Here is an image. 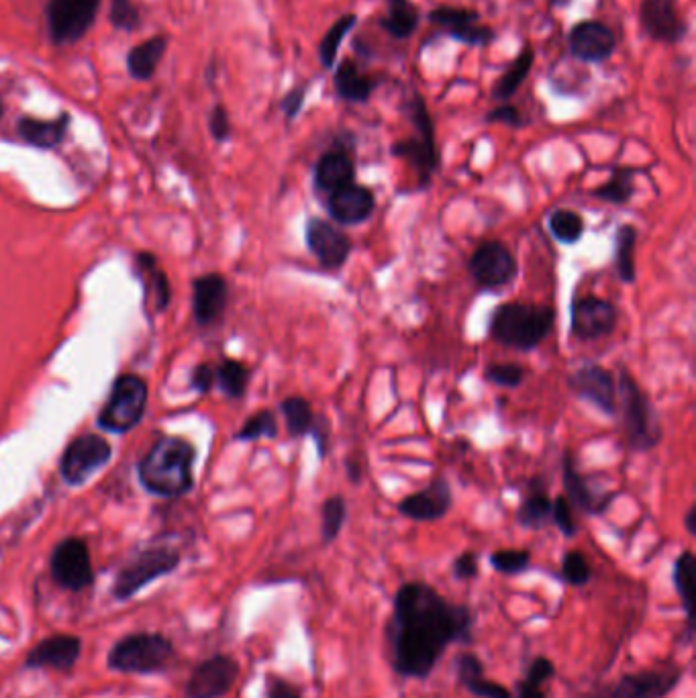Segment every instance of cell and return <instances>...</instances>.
Segmentation results:
<instances>
[{
	"label": "cell",
	"mask_w": 696,
	"mask_h": 698,
	"mask_svg": "<svg viewBox=\"0 0 696 698\" xmlns=\"http://www.w3.org/2000/svg\"><path fill=\"white\" fill-rule=\"evenodd\" d=\"M470 607L450 603L427 582H405L392 598L384 625L386 658L394 674L425 680L454 643L472 641Z\"/></svg>",
	"instance_id": "6da1fadb"
},
{
	"label": "cell",
	"mask_w": 696,
	"mask_h": 698,
	"mask_svg": "<svg viewBox=\"0 0 696 698\" xmlns=\"http://www.w3.org/2000/svg\"><path fill=\"white\" fill-rule=\"evenodd\" d=\"M196 460L194 445L182 437L164 435L141 458L137 474L141 484L156 496H184L194 480L192 466Z\"/></svg>",
	"instance_id": "7a4b0ae2"
},
{
	"label": "cell",
	"mask_w": 696,
	"mask_h": 698,
	"mask_svg": "<svg viewBox=\"0 0 696 698\" xmlns=\"http://www.w3.org/2000/svg\"><path fill=\"white\" fill-rule=\"evenodd\" d=\"M556 323V311L545 305L529 303H505L496 307L488 333L490 337L505 347L519 349V352H533L545 339Z\"/></svg>",
	"instance_id": "3957f363"
},
{
	"label": "cell",
	"mask_w": 696,
	"mask_h": 698,
	"mask_svg": "<svg viewBox=\"0 0 696 698\" xmlns=\"http://www.w3.org/2000/svg\"><path fill=\"white\" fill-rule=\"evenodd\" d=\"M403 111L411 121L415 135L401 141H394L390 147V154L394 158L405 160L417 172L421 188H427L431 184L433 174L441 166V156H439L437 137H435V123L423 94L417 90H413L411 96L403 103Z\"/></svg>",
	"instance_id": "277c9868"
},
{
	"label": "cell",
	"mask_w": 696,
	"mask_h": 698,
	"mask_svg": "<svg viewBox=\"0 0 696 698\" xmlns=\"http://www.w3.org/2000/svg\"><path fill=\"white\" fill-rule=\"evenodd\" d=\"M617 405L623 419L627 443L633 452H650L664 437L662 421L650 396L641 390L637 380L625 370H619Z\"/></svg>",
	"instance_id": "5b68a950"
},
{
	"label": "cell",
	"mask_w": 696,
	"mask_h": 698,
	"mask_svg": "<svg viewBox=\"0 0 696 698\" xmlns=\"http://www.w3.org/2000/svg\"><path fill=\"white\" fill-rule=\"evenodd\" d=\"M147 384L137 374H121L98 413V427L109 433H127L139 425L147 409Z\"/></svg>",
	"instance_id": "8992f818"
},
{
	"label": "cell",
	"mask_w": 696,
	"mask_h": 698,
	"mask_svg": "<svg viewBox=\"0 0 696 698\" xmlns=\"http://www.w3.org/2000/svg\"><path fill=\"white\" fill-rule=\"evenodd\" d=\"M174 656L172 643L158 633H135L113 645L109 666L119 672L149 674L162 670Z\"/></svg>",
	"instance_id": "52a82bcc"
},
{
	"label": "cell",
	"mask_w": 696,
	"mask_h": 698,
	"mask_svg": "<svg viewBox=\"0 0 696 698\" xmlns=\"http://www.w3.org/2000/svg\"><path fill=\"white\" fill-rule=\"evenodd\" d=\"M178 564H180V554L172 550V547H166V545L149 547V550L139 552L129 564L123 566V570L115 580L113 594L119 598V601H127L129 596L139 592L145 584L154 582L164 574H170Z\"/></svg>",
	"instance_id": "ba28073f"
},
{
	"label": "cell",
	"mask_w": 696,
	"mask_h": 698,
	"mask_svg": "<svg viewBox=\"0 0 696 698\" xmlns=\"http://www.w3.org/2000/svg\"><path fill=\"white\" fill-rule=\"evenodd\" d=\"M111 458L113 450L105 437L96 433H84L68 443L60 460V474L66 484L80 486L96 470H101Z\"/></svg>",
	"instance_id": "9c48e42d"
},
{
	"label": "cell",
	"mask_w": 696,
	"mask_h": 698,
	"mask_svg": "<svg viewBox=\"0 0 696 698\" xmlns=\"http://www.w3.org/2000/svg\"><path fill=\"white\" fill-rule=\"evenodd\" d=\"M468 270L482 290L505 288L519 274V266L513 252L503 241L496 239L484 241L476 247V252L468 262Z\"/></svg>",
	"instance_id": "30bf717a"
},
{
	"label": "cell",
	"mask_w": 696,
	"mask_h": 698,
	"mask_svg": "<svg viewBox=\"0 0 696 698\" xmlns=\"http://www.w3.org/2000/svg\"><path fill=\"white\" fill-rule=\"evenodd\" d=\"M427 21L466 47H486L496 39V31L482 23L476 9L441 5L427 13Z\"/></svg>",
	"instance_id": "8fae6325"
},
{
	"label": "cell",
	"mask_w": 696,
	"mask_h": 698,
	"mask_svg": "<svg viewBox=\"0 0 696 698\" xmlns=\"http://www.w3.org/2000/svg\"><path fill=\"white\" fill-rule=\"evenodd\" d=\"M101 0H49L47 27L49 35L58 43H76L92 27Z\"/></svg>",
	"instance_id": "7c38bea8"
},
{
	"label": "cell",
	"mask_w": 696,
	"mask_h": 698,
	"mask_svg": "<svg viewBox=\"0 0 696 698\" xmlns=\"http://www.w3.org/2000/svg\"><path fill=\"white\" fill-rule=\"evenodd\" d=\"M566 41L570 56L582 64L603 66L617 52L615 31L607 23L596 19H584L572 25Z\"/></svg>",
	"instance_id": "4fadbf2b"
},
{
	"label": "cell",
	"mask_w": 696,
	"mask_h": 698,
	"mask_svg": "<svg viewBox=\"0 0 696 698\" xmlns=\"http://www.w3.org/2000/svg\"><path fill=\"white\" fill-rule=\"evenodd\" d=\"M619 321L617 307L599 296L574 298L570 307V329L580 341H596L615 331Z\"/></svg>",
	"instance_id": "5bb4252c"
},
{
	"label": "cell",
	"mask_w": 696,
	"mask_h": 698,
	"mask_svg": "<svg viewBox=\"0 0 696 698\" xmlns=\"http://www.w3.org/2000/svg\"><path fill=\"white\" fill-rule=\"evenodd\" d=\"M639 27L654 43L678 45L688 33V23L678 11V0H641Z\"/></svg>",
	"instance_id": "9a60e30c"
},
{
	"label": "cell",
	"mask_w": 696,
	"mask_h": 698,
	"mask_svg": "<svg viewBox=\"0 0 696 698\" xmlns=\"http://www.w3.org/2000/svg\"><path fill=\"white\" fill-rule=\"evenodd\" d=\"M305 241L309 252L327 270H339L352 254V239L347 237L335 223L311 217L305 225Z\"/></svg>",
	"instance_id": "2e32d148"
},
{
	"label": "cell",
	"mask_w": 696,
	"mask_h": 698,
	"mask_svg": "<svg viewBox=\"0 0 696 698\" xmlns=\"http://www.w3.org/2000/svg\"><path fill=\"white\" fill-rule=\"evenodd\" d=\"M49 566H52L54 580L66 590L78 592L92 584L94 574L88 545L78 537H68L58 543Z\"/></svg>",
	"instance_id": "e0dca14e"
},
{
	"label": "cell",
	"mask_w": 696,
	"mask_h": 698,
	"mask_svg": "<svg viewBox=\"0 0 696 698\" xmlns=\"http://www.w3.org/2000/svg\"><path fill=\"white\" fill-rule=\"evenodd\" d=\"M570 388L582 398L592 403L596 409L609 417L619 413L617 405V378L611 370L601 364H584L568 380Z\"/></svg>",
	"instance_id": "ac0fdd59"
},
{
	"label": "cell",
	"mask_w": 696,
	"mask_h": 698,
	"mask_svg": "<svg viewBox=\"0 0 696 698\" xmlns=\"http://www.w3.org/2000/svg\"><path fill=\"white\" fill-rule=\"evenodd\" d=\"M376 211V194L372 188L352 182L327 198V213L339 225H364Z\"/></svg>",
	"instance_id": "d6986e66"
},
{
	"label": "cell",
	"mask_w": 696,
	"mask_h": 698,
	"mask_svg": "<svg viewBox=\"0 0 696 698\" xmlns=\"http://www.w3.org/2000/svg\"><path fill=\"white\" fill-rule=\"evenodd\" d=\"M452 505H454V494L450 484H447L445 478H437L423 490L405 496L396 509L411 521L433 523L450 513Z\"/></svg>",
	"instance_id": "ffe728a7"
},
{
	"label": "cell",
	"mask_w": 696,
	"mask_h": 698,
	"mask_svg": "<svg viewBox=\"0 0 696 698\" xmlns=\"http://www.w3.org/2000/svg\"><path fill=\"white\" fill-rule=\"evenodd\" d=\"M239 676V666L229 656H215L198 666L188 682V698H221L225 696Z\"/></svg>",
	"instance_id": "44dd1931"
},
{
	"label": "cell",
	"mask_w": 696,
	"mask_h": 698,
	"mask_svg": "<svg viewBox=\"0 0 696 698\" xmlns=\"http://www.w3.org/2000/svg\"><path fill=\"white\" fill-rule=\"evenodd\" d=\"M684 676L680 666H662L621 676L615 684L623 698H666Z\"/></svg>",
	"instance_id": "7402d4cb"
},
{
	"label": "cell",
	"mask_w": 696,
	"mask_h": 698,
	"mask_svg": "<svg viewBox=\"0 0 696 698\" xmlns=\"http://www.w3.org/2000/svg\"><path fill=\"white\" fill-rule=\"evenodd\" d=\"M380 74H368L354 58H343L333 72V90L343 103L366 105L382 86Z\"/></svg>",
	"instance_id": "603a6c76"
},
{
	"label": "cell",
	"mask_w": 696,
	"mask_h": 698,
	"mask_svg": "<svg viewBox=\"0 0 696 698\" xmlns=\"http://www.w3.org/2000/svg\"><path fill=\"white\" fill-rule=\"evenodd\" d=\"M562 482H564V490H566L564 496L568 498V503L588 517L603 515L609 509V505L615 501L613 492L596 494L590 488L588 480L578 472L572 452L568 450L562 454Z\"/></svg>",
	"instance_id": "cb8c5ba5"
},
{
	"label": "cell",
	"mask_w": 696,
	"mask_h": 698,
	"mask_svg": "<svg viewBox=\"0 0 696 698\" xmlns=\"http://www.w3.org/2000/svg\"><path fill=\"white\" fill-rule=\"evenodd\" d=\"M356 182V162L352 158V145L335 143V147L317 160L313 170V184L319 192H335L347 184Z\"/></svg>",
	"instance_id": "d4e9b609"
},
{
	"label": "cell",
	"mask_w": 696,
	"mask_h": 698,
	"mask_svg": "<svg viewBox=\"0 0 696 698\" xmlns=\"http://www.w3.org/2000/svg\"><path fill=\"white\" fill-rule=\"evenodd\" d=\"M229 298L227 280L221 274H205L194 280L192 311L201 327H211L221 321Z\"/></svg>",
	"instance_id": "484cf974"
},
{
	"label": "cell",
	"mask_w": 696,
	"mask_h": 698,
	"mask_svg": "<svg viewBox=\"0 0 696 698\" xmlns=\"http://www.w3.org/2000/svg\"><path fill=\"white\" fill-rule=\"evenodd\" d=\"M80 639L74 635H54L43 639L27 658L29 668L70 670L80 658Z\"/></svg>",
	"instance_id": "4316f807"
},
{
	"label": "cell",
	"mask_w": 696,
	"mask_h": 698,
	"mask_svg": "<svg viewBox=\"0 0 696 698\" xmlns=\"http://www.w3.org/2000/svg\"><path fill=\"white\" fill-rule=\"evenodd\" d=\"M456 674L460 684L476 698H513L507 686L486 678L484 664L472 652H464L456 658Z\"/></svg>",
	"instance_id": "83f0119b"
},
{
	"label": "cell",
	"mask_w": 696,
	"mask_h": 698,
	"mask_svg": "<svg viewBox=\"0 0 696 698\" xmlns=\"http://www.w3.org/2000/svg\"><path fill=\"white\" fill-rule=\"evenodd\" d=\"M421 25V9L413 0H386V13L378 19V27L392 39H411Z\"/></svg>",
	"instance_id": "f1b7e54d"
},
{
	"label": "cell",
	"mask_w": 696,
	"mask_h": 698,
	"mask_svg": "<svg viewBox=\"0 0 696 698\" xmlns=\"http://www.w3.org/2000/svg\"><path fill=\"white\" fill-rule=\"evenodd\" d=\"M533 64H535L533 47L525 45L521 52L513 58V62L507 66V70L494 80L492 90H490V96L494 98V101H499V103L511 101V98L523 86V82L527 80V76L531 74Z\"/></svg>",
	"instance_id": "f546056e"
},
{
	"label": "cell",
	"mask_w": 696,
	"mask_h": 698,
	"mask_svg": "<svg viewBox=\"0 0 696 698\" xmlns=\"http://www.w3.org/2000/svg\"><path fill=\"white\" fill-rule=\"evenodd\" d=\"M137 272L145 288L147 303H152L154 313H162L170 305V282L166 272L158 266L152 254L137 256Z\"/></svg>",
	"instance_id": "4dcf8cb0"
},
{
	"label": "cell",
	"mask_w": 696,
	"mask_h": 698,
	"mask_svg": "<svg viewBox=\"0 0 696 698\" xmlns=\"http://www.w3.org/2000/svg\"><path fill=\"white\" fill-rule=\"evenodd\" d=\"M168 39L158 35L133 47L127 56V70L135 80H149L166 54Z\"/></svg>",
	"instance_id": "1f68e13d"
},
{
	"label": "cell",
	"mask_w": 696,
	"mask_h": 698,
	"mask_svg": "<svg viewBox=\"0 0 696 698\" xmlns=\"http://www.w3.org/2000/svg\"><path fill=\"white\" fill-rule=\"evenodd\" d=\"M68 123H70V119L66 115H62L56 121H41V119L23 117L19 121V135L23 137V141H27L35 147L52 149L64 141Z\"/></svg>",
	"instance_id": "d6a6232c"
},
{
	"label": "cell",
	"mask_w": 696,
	"mask_h": 698,
	"mask_svg": "<svg viewBox=\"0 0 696 698\" xmlns=\"http://www.w3.org/2000/svg\"><path fill=\"white\" fill-rule=\"evenodd\" d=\"M515 519H517V523L521 527L533 529V531H539V529H543L545 525L550 523V519H552V501H550V496L545 494L541 482L535 480L531 484V492L523 498V503L517 509Z\"/></svg>",
	"instance_id": "836d02e7"
},
{
	"label": "cell",
	"mask_w": 696,
	"mask_h": 698,
	"mask_svg": "<svg viewBox=\"0 0 696 698\" xmlns=\"http://www.w3.org/2000/svg\"><path fill=\"white\" fill-rule=\"evenodd\" d=\"M358 25V15L356 13H345L339 19H335L331 23V27L325 31L321 43H319V62L325 70H333L337 64V54L345 41V37L350 35V31H354V27Z\"/></svg>",
	"instance_id": "e575fe53"
},
{
	"label": "cell",
	"mask_w": 696,
	"mask_h": 698,
	"mask_svg": "<svg viewBox=\"0 0 696 698\" xmlns=\"http://www.w3.org/2000/svg\"><path fill=\"white\" fill-rule=\"evenodd\" d=\"M635 247H637V229L629 223L621 225L615 233V270L617 276L625 284H633L637 280V268H635Z\"/></svg>",
	"instance_id": "d590c367"
},
{
	"label": "cell",
	"mask_w": 696,
	"mask_h": 698,
	"mask_svg": "<svg viewBox=\"0 0 696 698\" xmlns=\"http://www.w3.org/2000/svg\"><path fill=\"white\" fill-rule=\"evenodd\" d=\"M280 411L286 421V429L290 437H305L311 433L315 423V413L311 403L303 396H288L280 403Z\"/></svg>",
	"instance_id": "8d00e7d4"
},
{
	"label": "cell",
	"mask_w": 696,
	"mask_h": 698,
	"mask_svg": "<svg viewBox=\"0 0 696 698\" xmlns=\"http://www.w3.org/2000/svg\"><path fill=\"white\" fill-rule=\"evenodd\" d=\"M635 174L637 170L631 166H617L611 178L596 188L592 194L599 196L601 201L611 205H625L635 192Z\"/></svg>",
	"instance_id": "74e56055"
},
{
	"label": "cell",
	"mask_w": 696,
	"mask_h": 698,
	"mask_svg": "<svg viewBox=\"0 0 696 698\" xmlns=\"http://www.w3.org/2000/svg\"><path fill=\"white\" fill-rule=\"evenodd\" d=\"M252 370L237 360H223L219 368H215V384L229 398H241L250 384Z\"/></svg>",
	"instance_id": "f35d334b"
},
{
	"label": "cell",
	"mask_w": 696,
	"mask_h": 698,
	"mask_svg": "<svg viewBox=\"0 0 696 698\" xmlns=\"http://www.w3.org/2000/svg\"><path fill=\"white\" fill-rule=\"evenodd\" d=\"M672 582H674L676 594L680 596L682 611H684V615H686V623L692 625V619H690V605H692V584H694V554H692L690 550L682 552V554L674 560Z\"/></svg>",
	"instance_id": "ab89813d"
},
{
	"label": "cell",
	"mask_w": 696,
	"mask_h": 698,
	"mask_svg": "<svg viewBox=\"0 0 696 698\" xmlns=\"http://www.w3.org/2000/svg\"><path fill=\"white\" fill-rule=\"evenodd\" d=\"M548 229L556 241L566 243V245H574L584 237L586 225H584V219L576 211L556 209L548 217Z\"/></svg>",
	"instance_id": "60d3db41"
},
{
	"label": "cell",
	"mask_w": 696,
	"mask_h": 698,
	"mask_svg": "<svg viewBox=\"0 0 696 698\" xmlns=\"http://www.w3.org/2000/svg\"><path fill=\"white\" fill-rule=\"evenodd\" d=\"M345 519H347L345 498L341 494L329 496L321 507V537L325 545L333 543L339 537L345 525Z\"/></svg>",
	"instance_id": "b9f144b4"
},
{
	"label": "cell",
	"mask_w": 696,
	"mask_h": 698,
	"mask_svg": "<svg viewBox=\"0 0 696 698\" xmlns=\"http://www.w3.org/2000/svg\"><path fill=\"white\" fill-rule=\"evenodd\" d=\"M278 435V421L272 411H258L254 417L247 419L241 429L235 433L237 441H258L262 437L274 439Z\"/></svg>",
	"instance_id": "7bdbcfd3"
},
{
	"label": "cell",
	"mask_w": 696,
	"mask_h": 698,
	"mask_svg": "<svg viewBox=\"0 0 696 698\" xmlns=\"http://www.w3.org/2000/svg\"><path fill=\"white\" fill-rule=\"evenodd\" d=\"M490 566L499 574L517 576L529 570L531 554L527 550H499L490 554Z\"/></svg>",
	"instance_id": "ee69618b"
},
{
	"label": "cell",
	"mask_w": 696,
	"mask_h": 698,
	"mask_svg": "<svg viewBox=\"0 0 696 698\" xmlns=\"http://www.w3.org/2000/svg\"><path fill=\"white\" fill-rule=\"evenodd\" d=\"M525 368L515 362H503V364H490L484 370V378L501 388H517L525 380Z\"/></svg>",
	"instance_id": "f6af8a7d"
},
{
	"label": "cell",
	"mask_w": 696,
	"mask_h": 698,
	"mask_svg": "<svg viewBox=\"0 0 696 698\" xmlns=\"http://www.w3.org/2000/svg\"><path fill=\"white\" fill-rule=\"evenodd\" d=\"M562 578L570 586H586L592 578V568L582 552H568L562 558Z\"/></svg>",
	"instance_id": "bcb514c9"
},
{
	"label": "cell",
	"mask_w": 696,
	"mask_h": 698,
	"mask_svg": "<svg viewBox=\"0 0 696 698\" xmlns=\"http://www.w3.org/2000/svg\"><path fill=\"white\" fill-rule=\"evenodd\" d=\"M484 121L490 123V125H496V123H499V125H507V127H511V129H523V127L529 123V121L523 117L521 109H519L517 105H511V103H501L499 107H494L492 111L486 113Z\"/></svg>",
	"instance_id": "7dc6e473"
},
{
	"label": "cell",
	"mask_w": 696,
	"mask_h": 698,
	"mask_svg": "<svg viewBox=\"0 0 696 698\" xmlns=\"http://www.w3.org/2000/svg\"><path fill=\"white\" fill-rule=\"evenodd\" d=\"M552 521L560 529L564 537H574L578 533V525L572 513V505L568 503V498L562 494L552 501Z\"/></svg>",
	"instance_id": "c3c4849f"
},
{
	"label": "cell",
	"mask_w": 696,
	"mask_h": 698,
	"mask_svg": "<svg viewBox=\"0 0 696 698\" xmlns=\"http://www.w3.org/2000/svg\"><path fill=\"white\" fill-rule=\"evenodd\" d=\"M307 92H309V84L301 82V84L292 86V88L282 96L280 109H282L286 121H294L298 115H301V111H303V107H305V101H307Z\"/></svg>",
	"instance_id": "681fc988"
},
{
	"label": "cell",
	"mask_w": 696,
	"mask_h": 698,
	"mask_svg": "<svg viewBox=\"0 0 696 698\" xmlns=\"http://www.w3.org/2000/svg\"><path fill=\"white\" fill-rule=\"evenodd\" d=\"M111 21L117 29H123V31H131L133 27H137L139 15L131 0H113Z\"/></svg>",
	"instance_id": "f907efd6"
},
{
	"label": "cell",
	"mask_w": 696,
	"mask_h": 698,
	"mask_svg": "<svg viewBox=\"0 0 696 698\" xmlns=\"http://www.w3.org/2000/svg\"><path fill=\"white\" fill-rule=\"evenodd\" d=\"M554 674H556L554 662H552L550 658L539 656V658H535V660L529 664L523 682L533 684V686H541L545 680H550Z\"/></svg>",
	"instance_id": "816d5d0a"
},
{
	"label": "cell",
	"mask_w": 696,
	"mask_h": 698,
	"mask_svg": "<svg viewBox=\"0 0 696 698\" xmlns=\"http://www.w3.org/2000/svg\"><path fill=\"white\" fill-rule=\"evenodd\" d=\"M452 574L456 580H472L478 576V556L474 552L460 554L452 564Z\"/></svg>",
	"instance_id": "f5cc1de1"
},
{
	"label": "cell",
	"mask_w": 696,
	"mask_h": 698,
	"mask_svg": "<svg viewBox=\"0 0 696 698\" xmlns=\"http://www.w3.org/2000/svg\"><path fill=\"white\" fill-rule=\"evenodd\" d=\"M264 698H301V690L284 678L268 676Z\"/></svg>",
	"instance_id": "db71d44e"
},
{
	"label": "cell",
	"mask_w": 696,
	"mask_h": 698,
	"mask_svg": "<svg viewBox=\"0 0 696 698\" xmlns=\"http://www.w3.org/2000/svg\"><path fill=\"white\" fill-rule=\"evenodd\" d=\"M209 129L217 141H227L231 137V121H229L225 107L219 105L213 109L211 119H209Z\"/></svg>",
	"instance_id": "11a10c76"
},
{
	"label": "cell",
	"mask_w": 696,
	"mask_h": 698,
	"mask_svg": "<svg viewBox=\"0 0 696 698\" xmlns=\"http://www.w3.org/2000/svg\"><path fill=\"white\" fill-rule=\"evenodd\" d=\"M313 439H315V445H317V454L321 460L327 458V452H329V435H331V427H329V421L325 417H315V423H313V429L309 433Z\"/></svg>",
	"instance_id": "9f6ffc18"
},
{
	"label": "cell",
	"mask_w": 696,
	"mask_h": 698,
	"mask_svg": "<svg viewBox=\"0 0 696 698\" xmlns=\"http://www.w3.org/2000/svg\"><path fill=\"white\" fill-rule=\"evenodd\" d=\"M192 388L201 394H207L215 386V368L211 364H201L196 366L192 372Z\"/></svg>",
	"instance_id": "6f0895ef"
},
{
	"label": "cell",
	"mask_w": 696,
	"mask_h": 698,
	"mask_svg": "<svg viewBox=\"0 0 696 698\" xmlns=\"http://www.w3.org/2000/svg\"><path fill=\"white\" fill-rule=\"evenodd\" d=\"M578 698H623L617 684L611 682V684H603V686H594L592 690L580 694Z\"/></svg>",
	"instance_id": "680465c9"
},
{
	"label": "cell",
	"mask_w": 696,
	"mask_h": 698,
	"mask_svg": "<svg viewBox=\"0 0 696 698\" xmlns=\"http://www.w3.org/2000/svg\"><path fill=\"white\" fill-rule=\"evenodd\" d=\"M345 472H347V478H350V482L354 484H360L362 482V476H364V470H362V464L352 460V458H347L345 460Z\"/></svg>",
	"instance_id": "91938a15"
},
{
	"label": "cell",
	"mask_w": 696,
	"mask_h": 698,
	"mask_svg": "<svg viewBox=\"0 0 696 698\" xmlns=\"http://www.w3.org/2000/svg\"><path fill=\"white\" fill-rule=\"evenodd\" d=\"M517 698H545V692L541 690V686L521 682L517 690Z\"/></svg>",
	"instance_id": "94428289"
},
{
	"label": "cell",
	"mask_w": 696,
	"mask_h": 698,
	"mask_svg": "<svg viewBox=\"0 0 696 698\" xmlns=\"http://www.w3.org/2000/svg\"><path fill=\"white\" fill-rule=\"evenodd\" d=\"M684 527H686V531H688L690 535L696 533V507H694V505L688 509V513H686V517H684Z\"/></svg>",
	"instance_id": "6125c7cd"
},
{
	"label": "cell",
	"mask_w": 696,
	"mask_h": 698,
	"mask_svg": "<svg viewBox=\"0 0 696 698\" xmlns=\"http://www.w3.org/2000/svg\"><path fill=\"white\" fill-rule=\"evenodd\" d=\"M574 3V0H548V5L550 9H566Z\"/></svg>",
	"instance_id": "be15d7a7"
}]
</instances>
